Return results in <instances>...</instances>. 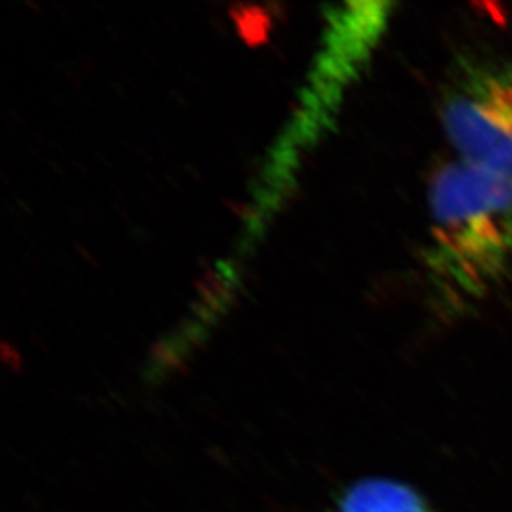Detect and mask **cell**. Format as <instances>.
Wrapping results in <instances>:
<instances>
[{
    "mask_svg": "<svg viewBox=\"0 0 512 512\" xmlns=\"http://www.w3.org/2000/svg\"><path fill=\"white\" fill-rule=\"evenodd\" d=\"M428 204L426 284L438 312L458 317L512 277V183L455 160L433 174Z\"/></svg>",
    "mask_w": 512,
    "mask_h": 512,
    "instance_id": "cell-1",
    "label": "cell"
},
{
    "mask_svg": "<svg viewBox=\"0 0 512 512\" xmlns=\"http://www.w3.org/2000/svg\"><path fill=\"white\" fill-rule=\"evenodd\" d=\"M392 4L353 2L330 7L324 49L317 57L302 103L276 148L269 165L277 173L294 176L300 153L314 145L329 128L343 93L358 77L375 45L387 29Z\"/></svg>",
    "mask_w": 512,
    "mask_h": 512,
    "instance_id": "cell-2",
    "label": "cell"
},
{
    "mask_svg": "<svg viewBox=\"0 0 512 512\" xmlns=\"http://www.w3.org/2000/svg\"><path fill=\"white\" fill-rule=\"evenodd\" d=\"M440 116L456 161L512 183V65L459 63Z\"/></svg>",
    "mask_w": 512,
    "mask_h": 512,
    "instance_id": "cell-3",
    "label": "cell"
},
{
    "mask_svg": "<svg viewBox=\"0 0 512 512\" xmlns=\"http://www.w3.org/2000/svg\"><path fill=\"white\" fill-rule=\"evenodd\" d=\"M329 512H433L408 484L392 479H363L342 494Z\"/></svg>",
    "mask_w": 512,
    "mask_h": 512,
    "instance_id": "cell-4",
    "label": "cell"
},
{
    "mask_svg": "<svg viewBox=\"0 0 512 512\" xmlns=\"http://www.w3.org/2000/svg\"><path fill=\"white\" fill-rule=\"evenodd\" d=\"M234 17H236V24L241 30L242 37L247 42L257 44V42L266 39L271 22H269V17H267L264 10L254 9V7H249V9L241 7V9H237Z\"/></svg>",
    "mask_w": 512,
    "mask_h": 512,
    "instance_id": "cell-5",
    "label": "cell"
}]
</instances>
